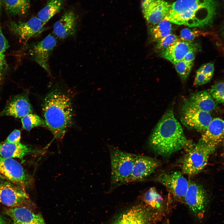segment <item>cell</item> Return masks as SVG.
<instances>
[{
    "label": "cell",
    "instance_id": "4dcf8cb0",
    "mask_svg": "<svg viewBox=\"0 0 224 224\" xmlns=\"http://www.w3.org/2000/svg\"><path fill=\"white\" fill-rule=\"evenodd\" d=\"M224 87V82H221L214 84L209 90V93L217 103L223 104Z\"/></svg>",
    "mask_w": 224,
    "mask_h": 224
},
{
    "label": "cell",
    "instance_id": "e575fe53",
    "mask_svg": "<svg viewBox=\"0 0 224 224\" xmlns=\"http://www.w3.org/2000/svg\"><path fill=\"white\" fill-rule=\"evenodd\" d=\"M21 137L20 130L15 129L8 135L5 141L14 143L19 142H20Z\"/></svg>",
    "mask_w": 224,
    "mask_h": 224
},
{
    "label": "cell",
    "instance_id": "2e32d148",
    "mask_svg": "<svg viewBox=\"0 0 224 224\" xmlns=\"http://www.w3.org/2000/svg\"><path fill=\"white\" fill-rule=\"evenodd\" d=\"M33 113L32 105L28 95L21 93L13 96L0 113V116H9L22 118Z\"/></svg>",
    "mask_w": 224,
    "mask_h": 224
},
{
    "label": "cell",
    "instance_id": "6da1fadb",
    "mask_svg": "<svg viewBox=\"0 0 224 224\" xmlns=\"http://www.w3.org/2000/svg\"><path fill=\"white\" fill-rule=\"evenodd\" d=\"M148 143L155 153L167 157L188 147L191 142L185 137L173 110H169L153 129Z\"/></svg>",
    "mask_w": 224,
    "mask_h": 224
},
{
    "label": "cell",
    "instance_id": "8d00e7d4",
    "mask_svg": "<svg viewBox=\"0 0 224 224\" xmlns=\"http://www.w3.org/2000/svg\"><path fill=\"white\" fill-rule=\"evenodd\" d=\"M0 224H7V221L5 218L0 216Z\"/></svg>",
    "mask_w": 224,
    "mask_h": 224
},
{
    "label": "cell",
    "instance_id": "5b68a950",
    "mask_svg": "<svg viewBox=\"0 0 224 224\" xmlns=\"http://www.w3.org/2000/svg\"><path fill=\"white\" fill-rule=\"evenodd\" d=\"M214 150L198 141L194 145L192 144L183 160L182 173L193 175L201 172L207 165L210 155Z\"/></svg>",
    "mask_w": 224,
    "mask_h": 224
},
{
    "label": "cell",
    "instance_id": "ffe728a7",
    "mask_svg": "<svg viewBox=\"0 0 224 224\" xmlns=\"http://www.w3.org/2000/svg\"><path fill=\"white\" fill-rule=\"evenodd\" d=\"M76 17L74 12L69 10L65 12L54 26L53 32L61 39L74 36L76 32Z\"/></svg>",
    "mask_w": 224,
    "mask_h": 224
},
{
    "label": "cell",
    "instance_id": "30bf717a",
    "mask_svg": "<svg viewBox=\"0 0 224 224\" xmlns=\"http://www.w3.org/2000/svg\"><path fill=\"white\" fill-rule=\"evenodd\" d=\"M156 180L169 189L176 199L184 202L189 182L182 172L175 171L163 173Z\"/></svg>",
    "mask_w": 224,
    "mask_h": 224
},
{
    "label": "cell",
    "instance_id": "277c9868",
    "mask_svg": "<svg viewBox=\"0 0 224 224\" xmlns=\"http://www.w3.org/2000/svg\"><path fill=\"white\" fill-rule=\"evenodd\" d=\"M109 147L111 168L110 190H112L127 184L132 172L136 155L113 146Z\"/></svg>",
    "mask_w": 224,
    "mask_h": 224
},
{
    "label": "cell",
    "instance_id": "d4e9b609",
    "mask_svg": "<svg viewBox=\"0 0 224 224\" xmlns=\"http://www.w3.org/2000/svg\"><path fill=\"white\" fill-rule=\"evenodd\" d=\"M142 199L145 205L153 210H162L163 199L155 188L148 189L143 195Z\"/></svg>",
    "mask_w": 224,
    "mask_h": 224
},
{
    "label": "cell",
    "instance_id": "9a60e30c",
    "mask_svg": "<svg viewBox=\"0 0 224 224\" xmlns=\"http://www.w3.org/2000/svg\"><path fill=\"white\" fill-rule=\"evenodd\" d=\"M160 164V162L155 158L136 155L132 172L127 183L144 180L152 173Z\"/></svg>",
    "mask_w": 224,
    "mask_h": 224
},
{
    "label": "cell",
    "instance_id": "ba28073f",
    "mask_svg": "<svg viewBox=\"0 0 224 224\" xmlns=\"http://www.w3.org/2000/svg\"><path fill=\"white\" fill-rule=\"evenodd\" d=\"M208 202V195L203 187L194 182H189L184 202L192 213L197 217L202 218Z\"/></svg>",
    "mask_w": 224,
    "mask_h": 224
},
{
    "label": "cell",
    "instance_id": "7402d4cb",
    "mask_svg": "<svg viewBox=\"0 0 224 224\" xmlns=\"http://www.w3.org/2000/svg\"><path fill=\"white\" fill-rule=\"evenodd\" d=\"M186 101L194 107L209 113L217 108V102L209 92L206 90L201 91L193 93Z\"/></svg>",
    "mask_w": 224,
    "mask_h": 224
},
{
    "label": "cell",
    "instance_id": "484cf974",
    "mask_svg": "<svg viewBox=\"0 0 224 224\" xmlns=\"http://www.w3.org/2000/svg\"><path fill=\"white\" fill-rule=\"evenodd\" d=\"M7 12L15 16L25 14L30 7V0H2Z\"/></svg>",
    "mask_w": 224,
    "mask_h": 224
},
{
    "label": "cell",
    "instance_id": "e0dca14e",
    "mask_svg": "<svg viewBox=\"0 0 224 224\" xmlns=\"http://www.w3.org/2000/svg\"><path fill=\"white\" fill-rule=\"evenodd\" d=\"M224 122L219 118L212 119L198 142L215 150L223 139Z\"/></svg>",
    "mask_w": 224,
    "mask_h": 224
},
{
    "label": "cell",
    "instance_id": "ac0fdd59",
    "mask_svg": "<svg viewBox=\"0 0 224 224\" xmlns=\"http://www.w3.org/2000/svg\"><path fill=\"white\" fill-rule=\"evenodd\" d=\"M199 48V45L196 43L179 40L171 46L158 52L161 57L173 63L182 60L189 52L198 51Z\"/></svg>",
    "mask_w": 224,
    "mask_h": 224
},
{
    "label": "cell",
    "instance_id": "d6a6232c",
    "mask_svg": "<svg viewBox=\"0 0 224 224\" xmlns=\"http://www.w3.org/2000/svg\"><path fill=\"white\" fill-rule=\"evenodd\" d=\"M197 71L202 72L210 80L214 73V64L212 63L204 64L202 65Z\"/></svg>",
    "mask_w": 224,
    "mask_h": 224
},
{
    "label": "cell",
    "instance_id": "cb8c5ba5",
    "mask_svg": "<svg viewBox=\"0 0 224 224\" xmlns=\"http://www.w3.org/2000/svg\"><path fill=\"white\" fill-rule=\"evenodd\" d=\"M64 0H48L46 5L38 14V17L43 26L63 9Z\"/></svg>",
    "mask_w": 224,
    "mask_h": 224
},
{
    "label": "cell",
    "instance_id": "4316f807",
    "mask_svg": "<svg viewBox=\"0 0 224 224\" xmlns=\"http://www.w3.org/2000/svg\"><path fill=\"white\" fill-rule=\"evenodd\" d=\"M172 28L171 23L164 19L158 24L150 27L148 33L150 39L152 41H156L171 33Z\"/></svg>",
    "mask_w": 224,
    "mask_h": 224
},
{
    "label": "cell",
    "instance_id": "7a4b0ae2",
    "mask_svg": "<svg viewBox=\"0 0 224 224\" xmlns=\"http://www.w3.org/2000/svg\"><path fill=\"white\" fill-rule=\"evenodd\" d=\"M217 8L215 0H176L164 19L177 25L203 27L212 23Z\"/></svg>",
    "mask_w": 224,
    "mask_h": 224
},
{
    "label": "cell",
    "instance_id": "52a82bcc",
    "mask_svg": "<svg viewBox=\"0 0 224 224\" xmlns=\"http://www.w3.org/2000/svg\"><path fill=\"white\" fill-rule=\"evenodd\" d=\"M29 197L22 186L9 181H0V203L9 208L25 207Z\"/></svg>",
    "mask_w": 224,
    "mask_h": 224
},
{
    "label": "cell",
    "instance_id": "603a6c76",
    "mask_svg": "<svg viewBox=\"0 0 224 224\" xmlns=\"http://www.w3.org/2000/svg\"><path fill=\"white\" fill-rule=\"evenodd\" d=\"M2 0H0V86L5 78L8 69V65L6 59V53L9 47L8 41L2 30L1 19L2 11Z\"/></svg>",
    "mask_w": 224,
    "mask_h": 224
},
{
    "label": "cell",
    "instance_id": "4fadbf2b",
    "mask_svg": "<svg viewBox=\"0 0 224 224\" xmlns=\"http://www.w3.org/2000/svg\"><path fill=\"white\" fill-rule=\"evenodd\" d=\"M56 43V38L50 34L42 40L33 45L29 49L30 54L32 59L49 74H50V71L49 60Z\"/></svg>",
    "mask_w": 224,
    "mask_h": 224
},
{
    "label": "cell",
    "instance_id": "74e56055",
    "mask_svg": "<svg viewBox=\"0 0 224 224\" xmlns=\"http://www.w3.org/2000/svg\"><path fill=\"white\" fill-rule=\"evenodd\" d=\"M6 179L3 176L0 174V181Z\"/></svg>",
    "mask_w": 224,
    "mask_h": 224
},
{
    "label": "cell",
    "instance_id": "5bb4252c",
    "mask_svg": "<svg viewBox=\"0 0 224 224\" xmlns=\"http://www.w3.org/2000/svg\"><path fill=\"white\" fill-rule=\"evenodd\" d=\"M44 26L38 17H33L25 22L11 21L8 28L12 32L21 39L27 41L39 35L45 30Z\"/></svg>",
    "mask_w": 224,
    "mask_h": 224
},
{
    "label": "cell",
    "instance_id": "83f0119b",
    "mask_svg": "<svg viewBox=\"0 0 224 224\" xmlns=\"http://www.w3.org/2000/svg\"><path fill=\"white\" fill-rule=\"evenodd\" d=\"M21 120L23 128L27 131H30L35 127H46L44 120L40 116L32 113L24 116L21 118Z\"/></svg>",
    "mask_w": 224,
    "mask_h": 224
},
{
    "label": "cell",
    "instance_id": "3957f363",
    "mask_svg": "<svg viewBox=\"0 0 224 224\" xmlns=\"http://www.w3.org/2000/svg\"><path fill=\"white\" fill-rule=\"evenodd\" d=\"M43 110L46 127L55 138L62 139L72 123L70 98L59 89H54L45 96Z\"/></svg>",
    "mask_w": 224,
    "mask_h": 224
},
{
    "label": "cell",
    "instance_id": "f1b7e54d",
    "mask_svg": "<svg viewBox=\"0 0 224 224\" xmlns=\"http://www.w3.org/2000/svg\"><path fill=\"white\" fill-rule=\"evenodd\" d=\"M206 34V32L197 29H191L188 28H185L181 30L180 36V40L192 42L197 38Z\"/></svg>",
    "mask_w": 224,
    "mask_h": 224
},
{
    "label": "cell",
    "instance_id": "8fae6325",
    "mask_svg": "<svg viewBox=\"0 0 224 224\" xmlns=\"http://www.w3.org/2000/svg\"><path fill=\"white\" fill-rule=\"evenodd\" d=\"M153 212L145 204L136 205L120 214L110 224H150Z\"/></svg>",
    "mask_w": 224,
    "mask_h": 224
},
{
    "label": "cell",
    "instance_id": "d590c367",
    "mask_svg": "<svg viewBox=\"0 0 224 224\" xmlns=\"http://www.w3.org/2000/svg\"><path fill=\"white\" fill-rule=\"evenodd\" d=\"M197 51H192L188 53L182 60L188 63L193 64Z\"/></svg>",
    "mask_w": 224,
    "mask_h": 224
},
{
    "label": "cell",
    "instance_id": "836d02e7",
    "mask_svg": "<svg viewBox=\"0 0 224 224\" xmlns=\"http://www.w3.org/2000/svg\"><path fill=\"white\" fill-rule=\"evenodd\" d=\"M210 81L202 72L197 71L194 79V85L196 86H199L204 84Z\"/></svg>",
    "mask_w": 224,
    "mask_h": 224
},
{
    "label": "cell",
    "instance_id": "8992f818",
    "mask_svg": "<svg viewBox=\"0 0 224 224\" xmlns=\"http://www.w3.org/2000/svg\"><path fill=\"white\" fill-rule=\"evenodd\" d=\"M212 119L210 113L201 110L186 101L182 107L180 120L187 128L204 132Z\"/></svg>",
    "mask_w": 224,
    "mask_h": 224
},
{
    "label": "cell",
    "instance_id": "44dd1931",
    "mask_svg": "<svg viewBox=\"0 0 224 224\" xmlns=\"http://www.w3.org/2000/svg\"><path fill=\"white\" fill-rule=\"evenodd\" d=\"M33 152L31 148L20 142H0V156L4 157L21 159Z\"/></svg>",
    "mask_w": 224,
    "mask_h": 224
},
{
    "label": "cell",
    "instance_id": "9c48e42d",
    "mask_svg": "<svg viewBox=\"0 0 224 224\" xmlns=\"http://www.w3.org/2000/svg\"><path fill=\"white\" fill-rule=\"evenodd\" d=\"M0 174L8 180L22 187L30 181L29 175L18 161L0 156Z\"/></svg>",
    "mask_w": 224,
    "mask_h": 224
},
{
    "label": "cell",
    "instance_id": "7c38bea8",
    "mask_svg": "<svg viewBox=\"0 0 224 224\" xmlns=\"http://www.w3.org/2000/svg\"><path fill=\"white\" fill-rule=\"evenodd\" d=\"M170 4L164 0H142V12L151 27L159 23L168 13Z\"/></svg>",
    "mask_w": 224,
    "mask_h": 224
},
{
    "label": "cell",
    "instance_id": "f546056e",
    "mask_svg": "<svg viewBox=\"0 0 224 224\" xmlns=\"http://www.w3.org/2000/svg\"><path fill=\"white\" fill-rule=\"evenodd\" d=\"M173 64L181 80L183 81L186 80L190 74L193 64L188 63L183 60Z\"/></svg>",
    "mask_w": 224,
    "mask_h": 224
},
{
    "label": "cell",
    "instance_id": "d6986e66",
    "mask_svg": "<svg viewBox=\"0 0 224 224\" xmlns=\"http://www.w3.org/2000/svg\"><path fill=\"white\" fill-rule=\"evenodd\" d=\"M5 212L11 219L12 224H46L41 214L27 207L9 208Z\"/></svg>",
    "mask_w": 224,
    "mask_h": 224
},
{
    "label": "cell",
    "instance_id": "1f68e13d",
    "mask_svg": "<svg viewBox=\"0 0 224 224\" xmlns=\"http://www.w3.org/2000/svg\"><path fill=\"white\" fill-rule=\"evenodd\" d=\"M179 40L177 36L171 33L157 40L156 48L158 51L165 49L172 45Z\"/></svg>",
    "mask_w": 224,
    "mask_h": 224
}]
</instances>
